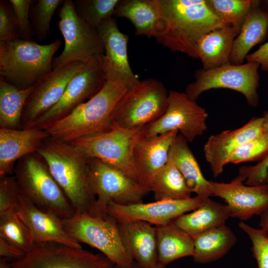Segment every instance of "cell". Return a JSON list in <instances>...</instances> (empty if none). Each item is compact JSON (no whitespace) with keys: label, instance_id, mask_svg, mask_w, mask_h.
<instances>
[{"label":"cell","instance_id":"cell-17","mask_svg":"<svg viewBox=\"0 0 268 268\" xmlns=\"http://www.w3.org/2000/svg\"><path fill=\"white\" fill-rule=\"evenodd\" d=\"M238 176L229 183L210 181L211 196H216L226 203L230 217L242 221L259 215L268 207V185L249 186Z\"/></svg>","mask_w":268,"mask_h":268},{"label":"cell","instance_id":"cell-23","mask_svg":"<svg viewBox=\"0 0 268 268\" xmlns=\"http://www.w3.org/2000/svg\"><path fill=\"white\" fill-rule=\"evenodd\" d=\"M118 227L123 245L135 263L144 268L158 264L155 226L133 221L118 223Z\"/></svg>","mask_w":268,"mask_h":268},{"label":"cell","instance_id":"cell-3","mask_svg":"<svg viewBox=\"0 0 268 268\" xmlns=\"http://www.w3.org/2000/svg\"><path fill=\"white\" fill-rule=\"evenodd\" d=\"M127 89L122 84L107 80L94 96L47 131L51 136L69 142L110 131L113 127L112 112Z\"/></svg>","mask_w":268,"mask_h":268},{"label":"cell","instance_id":"cell-6","mask_svg":"<svg viewBox=\"0 0 268 268\" xmlns=\"http://www.w3.org/2000/svg\"><path fill=\"white\" fill-rule=\"evenodd\" d=\"M168 92L153 78L139 80L127 88L111 113L113 126L125 129L144 127L160 118L168 106Z\"/></svg>","mask_w":268,"mask_h":268},{"label":"cell","instance_id":"cell-26","mask_svg":"<svg viewBox=\"0 0 268 268\" xmlns=\"http://www.w3.org/2000/svg\"><path fill=\"white\" fill-rule=\"evenodd\" d=\"M260 4V2L249 12L234 41L229 59L232 65L243 64L251 49L263 41L268 34V12Z\"/></svg>","mask_w":268,"mask_h":268},{"label":"cell","instance_id":"cell-10","mask_svg":"<svg viewBox=\"0 0 268 268\" xmlns=\"http://www.w3.org/2000/svg\"><path fill=\"white\" fill-rule=\"evenodd\" d=\"M143 127L125 129L113 126L108 132L70 142L88 158L98 159L114 166L137 182L133 154L136 142L143 134Z\"/></svg>","mask_w":268,"mask_h":268},{"label":"cell","instance_id":"cell-32","mask_svg":"<svg viewBox=\"0 0 268 268\" xmlns=\"http://www.w3.org/2000/svg\"><path fill=\"white\" fill-rule=\"evenodd\" d=\"M150 190L155 201L186 199L192 193L178 168L168 162L156 174Z\"/></svg>","mask_w":268,"mask_h":268},{"label":"cell","instance_id":"cell-49","mask_svg":"<svg viewBox=\"0 0 268 268\" xmlns=\"http://www.w3.org/2000/svg\"><path fill=\"white\" fill-rule=\"evenodd\" d=\"M265 184L268 185V168L267 170V173L265 178Z\"/></svg>","mask_w":268,"mask_h":268},{"label":"cell","instance_id":"cell-16","mask_svg":"<svg viewBox=\"0 0 268 268\" xmlns=\"http://www.w3.org/2000/svg\"><path fill=\"white\" fill-rule=\"evenodd\" d=\"M83 63L74 62L54 69L34 85L22 115V129L30 128L62 98L66 87Z\"/></svg>","mask_w":268,"mask_h":268},{"label":"cell","instance_id":"cell-30","mask_svg":"<svg viewBox=\"0 0 268 268\" xmlns=\"http://www.w3.org/2000/svg\"><path fill=\"white\" fill-rule=\"evenodd\" d=\"M158 263L166 266L177 259L192 256L193 238L174 223L155 226Z\"/></svg>","mask_w":268,"mask_h":268},{"label":"cell","instance_id":"cell-20","mask_svg":"<svg viewBox=\"0 0 268 268\" xmlns=\"http://www.w3.org/2000/svg\"><path fill=\"white\" fill-rule=\"evenodd\" d=\"M16 209L32 232L35 243H54L82 248L79 242L67 232L62 219L37 207L21 191Z\"/></svg>","mask_w":268,"mask_h":268},{"label":"cell","instance_id":"cell-29","mask_svg":"<svg viewBox=\"0 0 268 268\" xmlns=\"http://www.w3.org/2000/svg\"><path fill=\"white\" fill-rule=\"evenodd\" d=\"M195 262L206 264L215 261L225 255L234 246L237 238L225 224L214 227L194 237Z\"/></svg>","mask_w":268,"mask_h":268},{"label":"cell","instance_id":"cell-35","mask_svg":"<svg viewBox=\"0 0 268 268\" xmlns=\"http://www.w3.org/2000/svg\"><path fill=\"white\" fill-rule=\"evenodd\" d=\"M120 0H75L77 13L91 26L97 27L106 19L114 16Z\"/></svg>","mask_w":268,"mask_h":268},{"label":"cell","instance_id":"cell-31","mask_svg":"<svg viewBox=\"0 0 268 268\" xmlns=\"http://www.w3.org/2000/svg\"><path fill=\"white\" fill-rule=\"evenodd\" d=\"M33 88H18L0 76V128L22 129L23 110Z\"/></svg>","mask_w":268,"mask_h":268},{"label":"cell","instance_id":"cell-1","mask_svg":"<svg viewBox=\"0 0 268 268\" xmlns=\"http://www.w3.org/2000/svg\"><path fill=\"white\" fill-rule=\"evenodd\" d=\"M162 19L158 43L173 52L198 59L196 47L205 34L226 25L206 0H160Z\"/></svg>","mask_w":268,"mask_h":268},{"label":"cell","instance_id":"cell-19","mask_svg":"<svg viewBox=\"0 0 268 268\" xmlns=\"http://www.w3.org/2000/svg\"><path fill=\"white\" fill-rule=\"evenodd\" d=\"M263 117L253 118L236 129L224 131L209 137L203 147V153L214 177L222 172L232 154L244 142L264 132Z\"/></svg>","mask_w":268,"mask_h":268},{"label":"cell","instance_id":"cell-7","mask_svg":"<svg viewBox=\"0 0 268 268\" xmlns=\"http://www.w3.org/2000/svg\"><path fill=\"white\" fill-rule=\"evenodd\" d=\"M90 185L96 200L88 214L107 218L110 202L128 204L142 202L150 190L130 178L117 168L98 159L89 158Z\"/></svg>","mask_w":268,"mask_h":268},{"label":"cell","instance_id":"cell-21","mask_svg":"<svg viewBox=\"0 0 268 268\" xmlns=\"http://www.w3.org/2000/svg\"><path fill=\"white\" fill-rule=\"evenodd\" d=\"M178 133L173 131L151 136L143 134L140 137L133 154L138 183L150 190L154 177L167 163L170 148Z\"/></svg>","mask_w":268,"mask_h":268},{"label":"cell","instance_id":"cell-24","mask_svg":"<svg viewBox=\"0 0 268 268\" xmlns=\"http://www.w3.org/2000/svg\"><path fill=\"white\" fill-rule=\"evenodd\" d=\"M114 17L130 20L136 35L156 39L162 24L160 0H120Z\"/></svg>","mask_w":268,"mask_h":268},{"label":"cell","instance_id":"cell-50","mask_svg":"<svg viewBox=\"0 0 268 268\" xmlns=\"http://www.w3.org/2000/svg\"><path fill=\"white\" fill-rule=\"evenodd\" d=\"M264 1V3H265V5L266 6L267 8L268 9V10H266V11L268 12V0H265Z\"/></svg>","mask_w":268,"mask_h":268},{"label":"cell","instance_id":"cell-9","mask_svg":"<svg viewBox=\"0 0 268 268\" xmlns=\"http://www.w3.org/2000/svg\"><path fill=\"white\" fill-rule=\"evenodd\" d=\"M58 15V28L65 45L62 53L53 59V69L74 62L85 63L94 56L104 54L97 29L77 13L73 0H63Z\"/></svg>","mask_w":268,"mask_h":268},{"label":"cell","instance_id":"cell-27","mask_svg":"<svg viewBox=\"0 0 268 268\" xmlns=\"http://www.w3.org/2000/svg\"><path fill=\"white\" fill-rule=\"evenodd\" d=\"M167 162L178 168L192 192L202 198L211 196L210 181L203 176L188 140L181 134L177 135L171 146Z\"/></svg>","mask_w":268,"mask_h":268},{"label":"cell","instance_id":"cell-18","mask_svg":"<svg viewBox=\"0 0 268 268\" xmlns=\"http://www.w3.org/2000/svg\"><path fill=\"white\" fill-rule=\"evenodd\" d=\"M104 46V62L107 80L127 88L139 81L130 67L128 57L129 37L118 28L115 17L104 20L97 28Z\"/></svg>","mask_w":268,"mask_h":268},{"label":"cell","instance_id":"cell-40","mask_svg":"<svg viewBox=\"0 0 268 268\" xmlns=\"http://www.w3.org/2000/svg\"><path fill=\"white\" fill-rule=\"evenodd\" d=\"M20 192L14 176L0 178V215L16 209Z\"/></svg>","mask_w":268,"mask_h":268},{"label":"cell","instance_id":"cell-44","mask_svg":"<svg viewBox=\"0 0 268 268\" xmlns=\"http://www.w3.org/2000/svg\"><path fill=\"white\" fill-rule=\"evenodd\" d=\"M25 254L24 252L16 247L0 238V257L7 259H11L13 261L21 258Z\"/></svg>","mask_w":268,"mask_h":268},{"label":"cell","instance_id":"cell-34","mask_svg":"<svg viewBox=\"0 0 268 268\" xmlns=\"http://www.w3.org/2000/svg\"><path fill=\"white\" fill-rule=\"evenodd\" d=\"M214 13L226 25L240 28L247 15L260 2L255 0H206Z\"/></svg>","mask_w":268,"mask_h":268},{"label":"cell","instance_id":"cell-47","mask_svg":"<svg viewBox=\"0 0 268 268\" xmlns=\"http://www.w3.org/2000/svg\"><path fill=\"white\" fill-rule=\"evenodd\" d=\"M263 117L264 118V131L266 133H268V112H265Z\"/></svg>","mask_w":268,"mask_h":268},{"label":"cell","instance_id":"cell-14","mask_svg":"<svg viewBox=\"0 0 268 268\" xmlns=\"http://www.w3.org/2000/svg\"><path fill=\"white\" fill-rule=\"evenodd\" d=\"M12 268H113L103 254H94L54 243H35L21 258L12 261Z\"/></svg>","mask_w":268,"mask_h":268},{"label":"cell","instance_id":"cell-39","mask_svg":"<svg viewBox=\"0 0 268 268\" xmlns=\"http://www.w3.org/2000/svg\"><path fill=\"white\" fill-rule=\"evenodd\" d=\"M16 21L19 38L31 40L34 36L30 13L31 7L36 0H9Z\"/></svg>","mask_w":268,"mask_h":268},{"label":"cell","instance_id":"cell-48","mask_svg":"<svg viewBox=\"0 0 268 268\" xmlns=\"http://www.w3.org/2000/svg\"><path fill=\"white\" fill-rule=\"evenodd\" d=\"M113 268H119L116 266L114 265V267ZM130 268H144L140 266H139L138 264H137L136 263L134 262V263L132 267ZM152 268H166V266H163L162 265H161L160 264L158 263L157 265H156L155 267Z\"/></svg>","mask_w":268,"mask_h":268},{"label":"cell","instance_id":"cell-2","mask_svg":"<svg viewBox=\"0 0 268 268\" xmlns=\"http://www.w3.org/2000/svg\"><path fill=\"white\" fill-rule=\"evenodd\" d=\"M45 161L75 213H89L96 197L91 188L89 158L77 147L50 136L36 152Z\"/></svg>","mask_w":268,"mask_h":268},{"label":"cell","instance_id":"cell-33","mask_svg":"<svg viewBox=\"0 0 268 268\" xmlns=\"http://www.w3.org/2000/svg\"><path fill=\"white\" fill-rule=\"evenodd\" d=\"M0 238L25 253L35 244L32 232L16 209L0 215Z\"/></svg>","mask_w":268,"mask_h":268},{"label":"cell","instance_id":"cell-42","mask_svg":"<svg viewBox=\"0 0 268 268\" xmlns=\"http://www.w3.org/2000/svg\"><path fill=\"white\" fill-rule=\"evenodd\" d=\"M268 168V155L255 165L240 167L238 175L244 178L247 185L264 184Z\"/></svg>","mask_w":268,"mask_h":268},{"label":"cell","instance_id":"cell-46","mask_svg":"<svg viewBox=\"0 0 268 268\" xmlns=\"http://www.w3.org/2000/svg\"><path fill=\"white\" fill-rule=\"evenodd\" d=\"M0 268H12L11 262L8 261V259L0 257Z\"/></svg>","mask_w":268,"mask_h":268},{"label":"cell","instance_id":"cell-15","mask_svg":"<svg viewBox=\"0 0 268 268\" xmlns=\"http://www.w3.org/2000/svg\"><path fill=\"white\" fill-rule=\"evenodd\" d=\"M206 198L199 196L183 200H166L128 204L110 202L107 206L109 217L117 223L142 221L160 226L173 222L181 215L198 208Z\"/></svg>","mask_w":268,"mask_h":268},{"label":"cell","instance_id":"cell-41","mask_svg":"<svg viewBox=\"0 0 268 268\" xmlns=\"http://www.w3.org/2000/svg\"><path fill=\"white\" fill-rule=\"evenodd\" d=\"M19 38L11 4L9 0H0V41Z\"/></svg>","mask_w":268,"mask_h":268},{"label":"cell","instance_id":"cell-12","mask_svg":"<svg viewBox=\"0 0 268 268\" xmlns=\"http://www.w3.org/2000/svg\"><path fill=\"white\" fill-rule=\"evenodd\" d=\"M260 65L256 62H247L240 65L230 63L210 69H198L195 80L186 87L185 93L196 101L203 92L216 88H227L242 94L248 104L255 107L259 103Z\"/></svg>","mask_w":268,"mask_h":268},{"label":"cell","instance_id":"cell-43","mask_svg":"<svg viewBox=\"0 0 268 268\" xmlns=\"http://www.w3.org/2000/svg\"><path fill=\"white\" fill-rule=\"evenodd\" d=\"M247 62H256L259 64L261 69L268 70V41L252 53L249 54L245 59Z\"/></svg>","mask_w":268,"mask_h":268},{"label":"cell","instance_id":"cell-38","mask_svg":"<svg viewBox=\"0 0 268 268\" xmlns=\"http://www.w3.org/2000/svg\"><path fill=\"white\" fill-rule=\"evenodd\" d=\"M239 227L249 236L252 251L258 268H268V234L261 229H257L241 221Z\"/></svg>","mask_w":268,"mask_h":268},{"label":"cell","instance_id":"cell-25","mask_svg":"<svg viewBox=\"0 0 268 268\" xmlns=\"http://www.w3.org/2000/svg\"><path fill=\"white\" fill-rule=\"evenodd\" d=\"M241 28L226 25L203 35L196 47L198 59L205 70L229 63L233 44Z\"/></svg>","mask_w":268,"mask_h":268},{"label":"cell","instance_id":"cell-37","mask_svg":"<svg viewBox=\"0 0 268 268\" xmlns=\"http://www.w3.org/2000/svg\"><path fill=\"white\" fill-rule=\"evenodd\" d=\"M268 155V133L264 132L238 147L232 154L229 163L261 161Z\"/></svg>","mask_w":268,"mask_h":268},{"label":"cell","instance_id":"cell-22","mask_svg":"<svg viewBox=\"0 0 268 268\" xmlns=\"http://www.w3.org/2000/svg\"><path fill=\"white\" fill-rule=\"evenodd\" d=\"M50 136L47 130L35 127L20 130L0 128V178L13 174L17 162L36 152Z\"/></svg>","mask_w":268,"mask_h":268},{"label":"cell","instance_id":"cell-5","mask_svg":"<svg viewBox=\"0 0 268 268\" xmlns=\"http://www.w3.org/2000/svg\"><path fill=\"white\" fill-rule=\"evenodd\" d=\"M13 174L21 193L40 209L61 219L70 218L75 213L45 161L37 152L20 159Z\"/></svg>","mask_w":268,"mask_h":268},{"label":"cell","instance_id":"cell-36","mask_svg":"<svg viewBox=\"0 0 268 268\" xmlns=\"http://www.w3.org/2000/svg\"><path fill=\"white\" fill-rule=\"evenodd\" d=\"M62 0H38L31 7L30 19L34 36L39 41L45 40L51 31V22Z\"/></svg>","mask_w":268,"mask_h":268},{"label":"cell","instance_id":"cell-8","mask_svg":"<svg viewBox=\"0 0 268 268\" xmlns=\"http://www.w3.org/2000/svg\"><path fill=\"white\" fill-rule=\"evenodd\" d=\"M67 232L78 242L100 251L115 266L130 268L134 261L125 249L117 222L112 218H100L88 213H75L62 219Z\"/></svg>","mask_w":268,"mask_h":268},{"label":"cell","instance_id":"cell-13","mask_svg":"<svg viewBox=\"0 0 268 268\" xmlns=\"http://www.w3.org/2000/svg\"><path fill=\"white\" fill-rule=\"evenodd\" d=\"M208 116L206 110L185 92L170 90L165 112L157 120L144 126L143 135L151 136L177 131L192 142L207 130Z\"/></svg>","mask_w":268,"mask_h":268},{"label":"cell","instance_id":"cell-11","mask_svg":"<svg viewBox=\"0 0 268 268\" xmlns=\"http://www.w3.org/2000/svg\"><path fill=\"white\" fill-rule=\"evenodd\" d=\"M104 54L95 56L83 63L68 82L60 101L31 127L47 130L100 91L107 81Z\"/></svg>","mask_w":268,"mask_h":268},{"label":"cell","instance_id":"cell-28","mask_svg":"<svg viewBox=\"0 0 268 268\" xmlns=\"http://www.w3.org/2000/svg\"><path fill=\"white\" fill-rule=\"evenodd\" d=\"M229 217L230 213L226 204L207 197L198 208L181 215L173 223L194 237L209 229L225 224Z\"/></svg>","mask_w":268,"mask_h":268},{"label":"cell","instance_id":"cell-45","mask_svg":"<svg viewBox=\"0 0 268 268\" xmlns=\"http://www.w3.org/2000/svg\"><path fill=\"white\" fill-rule=\"evenodd\" d=\"M260 226L268 234V207L260 215Z\"/></svg>","mask_w":268,"mask_h":268},{"label":"cell","instance_id":"cell-4","mask_svg":"<svg viewBox=\"0 0 268 268\" xmlns=\"http://www.w3.org/2000/svg\"><path fill=\"white\" fill-rule=\"evenodd\" d=\"M61 41L41 45L17 38L0 41V75L20 89L33 86L53 70L54 55Z\"/></svg>","mask_w":268,"mask_h":268}]
</instances>
